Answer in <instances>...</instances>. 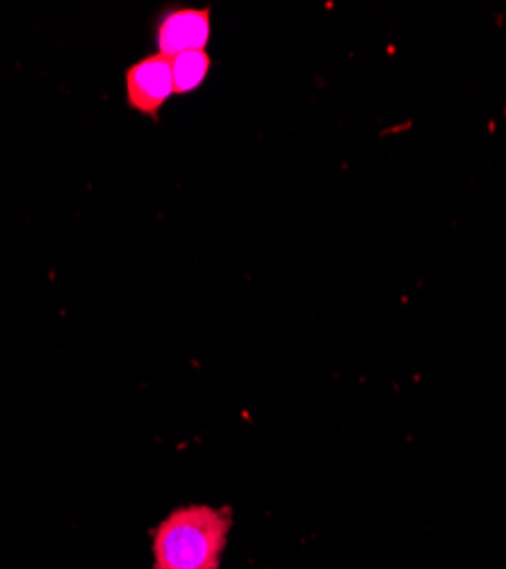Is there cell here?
<instances>
[{
    "label": "cell",
    "mask_w": 506,
    "mask_h": 569,
    "mask_svg": "<svg viewBox=\"0 0 506 569\" xmlns=\"http://www.w3.org/2000/svg\"><path fill=\"white\" fill-rule=\"evenodd\" d=\"M234 527L231 508L186 506L153 533V569H219Z\"/></svg>",
    "instance_id": "6da1fadb"
},
{
    "label": "cell",
    "mask_w": 506,
    "mask_h": 569,
    "mask_svg": "<svg viewBox=\"0 0 506 569\" xmlns=\"http://www.w3.org/2000/svg\"><path fill=\"white\" fill-rule=\"evenodd\" d=\"M173 97L171 60L153 53L126 69V103L153 121Z\"/></svg>",
    "instance_id": "7a4b0ae2"
},
{
    "label": "cell",
    "mask_w": 506,
    "mask_h": 569,
    "mask_svg": "<svg viewBox=\"0 0 506 569\" xmlns=\"http://www.w3.org/2000/svg\"><path fill=\"white\" fill-rule=\"evenodd\" d=\"M212 34L210 8H169L156 26L158 53L173 60L176 56L206 51Z\"/></svg>",
    "instance_id": "3957f363"
},
{
    "label": "cell",
    "mask_w": 506,
    "mask_h": 569,
    "mask_svg": "<svg viewBox=\"0 0 506 569\" xmlns=\"http://www.w3.org/2000/svg\"><path fill=\"white\" fill-rule=\"evenodd\" d=\"M212 71V58L206 51L182 53L171 60V76H173V93L178 97H188L197 91Z\"/></svg>",
    "instance_id": "277c9868"
}]
</instances>
